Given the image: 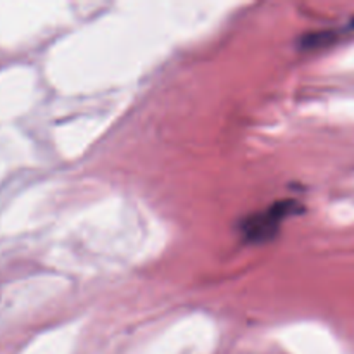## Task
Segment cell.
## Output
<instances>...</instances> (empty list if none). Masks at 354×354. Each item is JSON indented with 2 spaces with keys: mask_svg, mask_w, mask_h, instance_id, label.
Returning <instances> with one entry per match:
<instances>
[{
  "mask_svg": "<svg viewBox=\"0 0 354 354\" xmlns=\"http://www.w3.org/2000/svg\"><path fill=\"white\" fill-rule=\"evenodd\" d=\"M287 213H290V203L273 206L272 209L266 211V213L249 220L245 234H248L249 237L256 239V241H265L266 237H272V235L275 234V228L279 227L280 221H282V218L286 216Z\"/></svg>",
  "mask_w": 354,
  "mask_h": 354,
  "instance_id": "6da1fadb",
  "label": "cell"
}]
</instances>
